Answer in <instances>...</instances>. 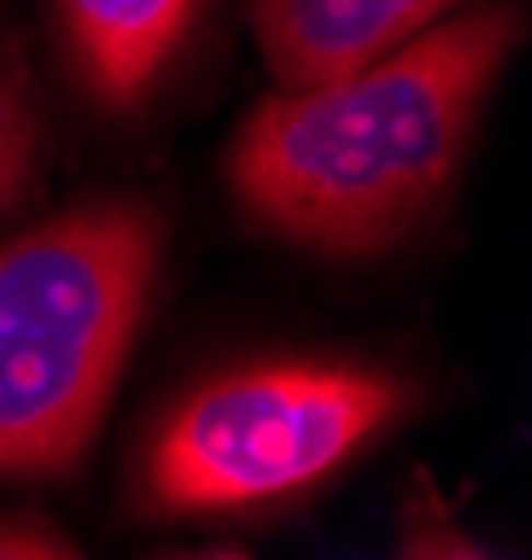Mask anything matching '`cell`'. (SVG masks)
Returning a JSON list of instances; mask_svg holds the SVG:
<instances>
[{
  "label": "cell",
  "instance_id": "6da1fadb",
  "mask_svg": "<svg viewBox=\"0 0 532 560\" xmlns=\"http://www.w3.org/2000/svg\"><path fill=\"white\" fill-rule=\"evenodd\" d=\"M516 28L510 7H476L365 68L280 84L224 158L235 202L314 253L404 242L454 185Z\"/></svg>",
  "mask_w": 532,
  "mask_h": 560
},
{
  "label": "cell",
  "instance_id": "7a4b0ae2",
  "mask_svg": "<svg viewBox=\"0 0 532 560\" xmlns=\"http://www.w3.org/2000/svg\"><path fill=\"white\" fill-rule=\"evenodd\" d=\"M163 230L79 202L0 247V477H62L90 448L147 319Z\"/></svg>",
  "mask_w": 532,
  "mask_h": 560
},
{
  "label": "cell",
  "instance_id": "277c9868",
  "mask_svg": "<svg viewBox=\"0 0 532 560\" xmlns=\"http://www.w3.org/2000/svg\"><path fill=\"white\" fill-rule=\"evenodd\" d=\"M460 7L465 0H258L253 34L275 84H320L420 39Z\"/></svg>",
  "mask_w": 532,
  "mask_h": 560
},
{
  "label": "cell",
  "instance_id": "9c48e42d",
  "mask_svg": "<svg viewBox=\"0 0 532 560\" xmlns=\"http://www.w3.org/2000/svg\"><path fill=\"white\" fill-rule=\"evenodd\" d=\"M174 560H247V555H235V549H208V555H174Z\"/></svg>",
  "mask_w": 532,
  "mask_h": 560
},
{
  "label": "cell",
  "instance_id": "3957f363",
  "mask_svg": "<svg viewBox=\"0 0 532 560\" xmlns=\"http://www.w3.org/2000/svg\"><path fill=\"white\" fill-rule=\"evenodd\" d=\"M409 387L359 359H258L190 387L147 443L140 499L224 516L298 499L404 415Z\"/></svg>",
  "mask_w": 532,
  "mask_h": 560
},
{
  "label": "cell",
  "instance_id": "52a82bcc",
  "mask_svg": "<svg viewBox=\"0 0 532 560\" xmlns=\"http://www.w3.org/2000/svg\"><path fill=\"white\" fill-rule=\"evenodd\" d=\"M398 560H494V555L454 522V510H449L438 493L415 488V499L404 504Z\"/></svg>",
  "mask_w": 532,
  "mask_h": 560
},
{
  "label": "cell",
  "instance_id": "ba28073f",
  "mask_svg": "<svg viewBox=\"0 0 532 560\" xmlns=\"http://www.w3.org/2000/svg\"><path fill=\"white\" fill-rule=\"evenodd\" d=\"M0 560H84L45 522H0Z\"/></svg>",
  "mask_w": 532,
  "mask_h": 560
},
{
  "label": "cell",
  "instance_id": "8992f818",
  "mask_svg": "<svg viewBox=\"0 0 532 560\" xmlns=\"http://www.w3.org/2000/svg\"><path fill=\"white\" fill-rule=\"evenodd\" d=\"M39 168V107L23 57L0 39V219H7L34 185Z\"/></svg>",
  "mask_w": 532,
  "mask_h": 560
},
{
  "label": "cell",
  "instance_id": "5b68a950",
  "mask_svg": "<svg viewBox=\"0 0 532 560\" xmlns=\"http://www.w3.org/2000/svg\"><path fill=\"white\" fill-rule=\"evenodd\" d=\"M62 51L90 102L129 113L163 84L203 0H51Z\"/></svg>",
  "mask_w": 532,
  "mask_h": 560
}]
</instances>
